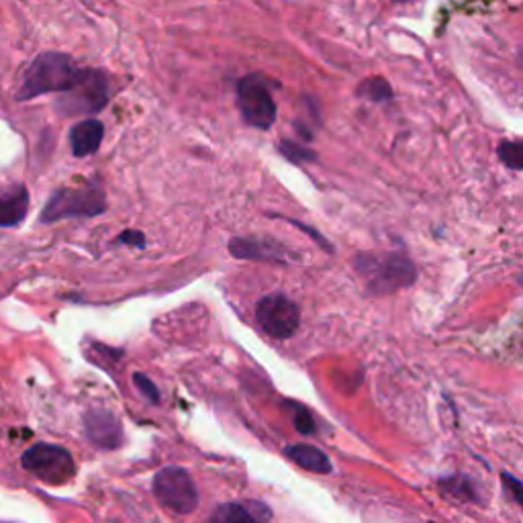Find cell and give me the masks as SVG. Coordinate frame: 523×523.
Returning a JSON list of instances; mask_svg holds the SVG:
<instances>
[{"label":"cell","instance_id":"1","mask_svg":"<svg viewBox=\"0 0 523 523\" xmlns=\"http://www.w3.org/2000/svg\"><path fill=\"white\" fill-rule=\"evenodd\" d=\"M80 68L74 64V60L68 53L45 51L37 56L23 76V84L19 88V101H31L40 95H50V92H64L74 87L78 78Z\"/></svg>","mask_w":523,"mask_h":523},{"label":"cell","instance_id":"2","mask_svg":"<svg viewBox=\"0 0 523 523\" xmlns=\"http://www.w3.org/2000/svg\"><path fill=\"white\" fill-rule=\"evenodd\" d=\"M353 266L366 282L372 295H389V292L411 287L417 279V268L413 262L397 252L387 253H360Z\"/></svg>","mask_w":523,"mask_h":523},{"label":"cell","instance_id":"3","mask_svg":"<svg viewBox=\"0 0 523 523\" xmlns=\"http://www.w3.org/2000/svg\"><path fill=\"white\" fill-rule=\"evenodd\" d=\"M106 201L101 187L87 184L76 188H60L50 197L41 213V223H56L72 217H96L105 211Z\"/></svg>","mask_w":523,"mask_h":523},{"label":"cell","instance_id":"4","mask_svg":"<svg viewBox=\"0 0 523 523\" xmlns=\"http://www.w3.org/2000/svg\"><path fill=\"white\" fill-rule=\"evenodd\" d=\"M109 101V82L101 70H80L74 87L58 98V111L64 117L95 115Z\"/></svg>","mask_w":523,"mask_h":523},{"label":"cell","instance_id":"5","mask_svg":"<svg viewBox=\"0 0 523 523\" xmlns=\"http://www.w3.org/2000/svg\"><path fill=\"white\" fill-rule=\"evenodd\" d=\"M158 501L179 515H190L198 507V489L188 471L180 466H166L156 473L151 482Z\"/></svg>","mask_w":523,"mask_h":523},{"label":"cell","instance_id":"6","mask_svg":"<svg viewBox=\"0 0 523 523\" xmlns=\"http://www.w3.org/2000/svg\"><path fill=\"white\" fill-rule=\"evenodd\" d=\"M21 464L35 479L48 484H64L76 474L72 454L56 444H35L21 456Z\"/></svg>","mask_w":523,"mask_h":523},{"label":"cell","instance_id":"7","mask_svg":"<svg viewBox=\"0 0 523 523\" xmlns=\"http://www.w3.org/2000/svg\"><path fill=\"white\" fill-rule=\"evenodd\" d=\"M256 321L274 340H289L301 326V309L284 292H272L258 301Z\"/></svg>","mask_w":523,"mask_h":523},{"label":"cell","instance_id":"8","mask_svg":"<svg viewBox=\"0 0 523 523\" xmlns=\"http://www.w3.org/2000/svg\"><path fill=\"white\" fill-rule=\"evenodd\" d=\"M237 106L252 127L271 129L276 121V103L266 82L258 76H245L237 84Z\"/></svg>","mask_w":523,"mask_h":523},{"label":"cell","instance_id":"9","mask_svg":"<svg viewBox=\"0 0 523 523\" xmlns=\"http://www.w3.org/2000/svg\"><path fill=\"white\" fill-rule=\"evenodd\" d=\"M84 434L103 450H115L123 444V427L119 419L106 409H90L84 415Z\"/></svg>","mask_w":523,"mask_h":523},{"label":"cell","instance_id":"10","mask_svg":"<svg viewBox=\"0 0 523 523\" xmlns=\"http://www.w3.org/2000/svg\"><path fill=\"white\" fill-rule=\"evenodd\" d=\"M105 125L98 119H84L70 129V148L76 158H87L101 148Z\"/></svg>","mask_w":523,"mask_h":523},{"label":"cell","instance_id":"11","mask_svg":"<svg viewBox=\"0 0 523 523\" xmlns=\"http://www.w3.org/2000/svg\"><path fill=\"white\" fill-rule=\"evenodd\" d=\"M29 213V190L17 184L0 195V227H17Z\"/></svg>","mask_w":523,"mask_h":523},{"label":"cell","instance_id":"12","mask_svg":"<svg viewBox=\"0 0 523 523\" xmlns=\"http://www.w3.org/2000/svg\"><path fill=\"white\" fill-rule=\"evenodd\" d=\"M287 458H290L297 466L305 468V471L315 473V474H329L334 471L332 460L323 450H319L317 445L311 444H292L284 448Z\"/></svg>","mask_w":523,"mask_h":523},{"label":"cell","instance_id":"13","mask_svg":"<svg viewBox=\"0 0 523 523\" xmlns=\"http://www.w3.org/2000/svg\"><path fill=\"white\" fill-rule=\"evenodd\" d=\"M229 252H232L234 258L240 260H280V253H276L272 248H268L266 243L253 242V240H242V237H235V240L229 242Z\"/></svg>","mask_w":523,"mask_h":523},{"label":"cell","instance_id":"14","mask_svg":"<svg viewBox=\"0 0 523 523\" xmlns=\"http://www.w3.org/2000/svg\"><path fill=\"white\" fill-rule=\"evenodd\" d=\"M356 92L360 98L371 103H387L392 98V88L384 78H366L364 82H360Z\"/></svg>","mask_w":523,"mask_h":523},{"label":"cell","instance_id":"15","mask_svg":"<svg viewBox=\"0 0 523 523\" xmlns=\"http://www.w3.org/2000/svg\"><path fill=\"white\" fill-rule=\"evenodd\" d=\"M213 521L215 523H258L243 505H237V503H223L221 507H217Z\"/></svg>","mask_w":523,"mask_h":523},{"label":"cell","instance_id":"16","mask_svg":"<svg viewBox=\"0 0 523 523\" xmlns=\"http://www.w3.org/2000/svg\"><path fill=\"white\" fill-rule=\"evenodd\" d=\"M440 487L454 497H458L460 501H476L479 495H476V489L473 481L463 479V476H454V479H444L440 481Z\"/></svg>","mask_w":523,"mask_h":523},{"label":"cell","instance_id":"17","mask_svg":"<svg viewBox=\"0 0 523 523\" xmlns=\"http://www.w3.org/2000/svg\"><path fill=\"white\" fill-rule=\"evenodd\" d=\"M499 160L511 170H523V140L501 142L497 148Z\"/></svg>","mask_w":523,"mask_h":523},{"label":"cell","instance_id":"18","mask_svg":"<svg viewBox=\"0 0 523 523\" xmlns=\"http://www.w3.org/2000/svg\"><path fill=\"white\" fill-rule=\"evenodd\" d=\"M292 407V423H295L297 432L303 434V436H313L317 432V427H315V419L311 411L307 409L303 405H297V403H290Z\"/></svg>","mask_w":523,"mask_h":523},{"label":"cell","instance_id":"19","mask_svg":"<svg viewBox=\"0 0 523 523\" xmlns=\"http://www.w3.org/2000/svg\"><path fill=\"white\" fill-rule=\"evenodd\" d=\"M280 151L287 156L289 160L295 161V164H301V161H313L315 153L307 148H301V145L292 143V142H280Z\"/></svg>","mask_w":523,"mask_h":523},{"label":"cell","instance_id":"20","mask_svg":"<svg viewBox=\"0 0 523 523\" xmlns=\"http://www.w3.org/2000/svg\"><path fill=\"white\" fill-rule=\"evenodd\" d=\"M133 384L137 387V390L142 392V395L148 399L150 403H160V390L156 384H153L148 376L145 374H140V372H135L133 374Z\"/></svg>","mask_w":523,"mask_h":523},{"label":"cell","instance_id":"21","mask_svg":"<svg viewBox=\"0 0 523 523\" xmlns=\"http://www.w3.org/2000/svg\"><path fill=\"white\" fill-rule=\"evenodd\" d=\"M503 484H505V489L513 495V499L518 501V505L521 507V511H523V482L518 479H513L511 474H503Z\"/></svg>","mask_w":523,"mask_h":523},{"label":"cell","instance_id":"22","mask_svg":"<svg viewBox=\"0 0 523 523\" xmlns=\"http://www.w3.org/2000/svg\"><path fill=\"white\" fill-rule=\"evenodd\" d=\"M117 242L133 245V248H145V237L140 232H125V234L117 237Z\"/></svg>","mask_w":523,"mask_h":523}]
</instances>
